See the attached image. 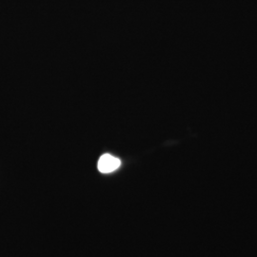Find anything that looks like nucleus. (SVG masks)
Segmentation results:
<instances>
[{
    "mask_svg": "<svg viewBox=\"0 0 257 257\" xmlns=\"http://www.w3.org/2000/svg\"><path fill=\"white\" fill-rule=\"evenodd\" d=\"M120 160L110 155H104L98 161V170L103 174H109L114 172L119 168Z\"/></svg>",
    "mask_w": 257,
    "mask_h": 257,
    "instance_id": "1",
    "label": "nucleus"
}]
</instances>
